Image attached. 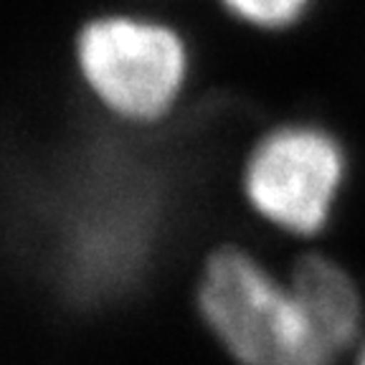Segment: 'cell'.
Returning <instances> with one entry per match:
<instances>
[{"instance_id": "6da1fadb", "label": "cell", "mask_w": 365, "mask_h": 365, "mask_svg": "<svg viewBox=\"0 0 365 365\" xmlns=\"http://www.w3.org/2000/svg\"><path fill=\"white\" fill-rule=\"evenodd\" d=\"M66 56L81 102L127 132H160L175 122L198 63L178 23L122 8L76 21Z\"/></svg>"}, {"instance_id": "277c9868", "label": "cell", "mask_w": 365, "mask_h": 365, "mask_svg": "<svg viewBox=\"0 0 365 365\" xmlns=\"http://www.w3.org/2000/svg\"><path fill=\"white\" fill-rule=\"evenodd\" d=\"M287 277L319 337L342 358V353L360 340L363 330V299L353 277L325 254L299 257Z\"/></svg>"}, {"instance_id": "3957f363", "label": "cell", "mask_w": 365, "mask_h": 365, "mask_svg": "<svg viewBox=\"0 0 365 365\" xmlns=\"http://www.w3.org/2000/svg\"><path fill=\"white\" fill-rule=\"evenodd\" d=\"M348 180V155L330 130L282 122L251 140L239 163L241 203L264 226L312 239L330 223Z\"/></svg>"}, {"instance_id": "5b68a950", "label": "cell", "mask_w": 365, "mask_h": 365, "mask_svg": "<svg viewBox=\"0 0 365 365\" xmlns=\"http://www.w3.org/2000/svg\"><path fill=\"white\" fill-rule=\"evenodd\" d=\"M223 16L259 34H279L302 23L314 0H216Z\"/></svg>"}, {"instance_id": "7a4b0ae2", "label": "cell", "mask_w": 365, "mask_h": 365, "mask_svg": "<svg viewBox=\"0 0 365 365\" xmlns=\"http://www.w3.org/2000/svg\"><path fill=\"white\" fill-rule=\"evenodd\" d=\"M190 309L228 365H337L289 277L239 241L205 246L190 279Z\"/></svg>"}, {"instance_id": "8992f818", "label": "cell", "mask_w": 365, "mask_h": 365, "mask_svg": "<svg viewBox=\"0 0 365 365\" xmlns=\"http://www.w3.org/2000/svg\"><path fill=\"white\" fill-rule=\"evenodd\" d=\"M355 365H365V337L358 345V355H355Z\"/></svg>"}]
</instances>
